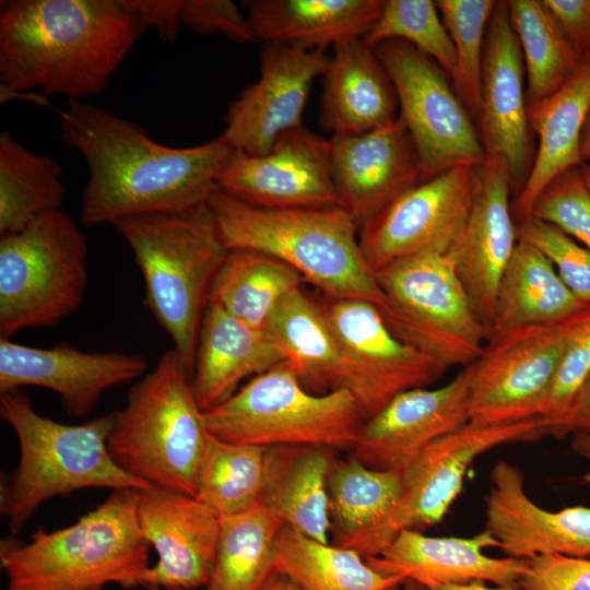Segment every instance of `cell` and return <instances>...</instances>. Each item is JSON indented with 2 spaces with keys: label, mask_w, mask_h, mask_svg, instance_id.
<instances>
[{
  "label": "cell",
  "mask_w": 590,
  "mask_h": 590,
  "mask_svg": "<svg viewBox=\"0 0 590 590\" xmlns=\"http://www.w3.org/2000/svg\"><path fill=\"white\" fill-rule=\"evenodd\" d=\"M401 585H402V583H401ZM401 585H399V586H397V587H393V588H391L390 590H399L400 587H401Z\"/></svg>",
  "instance_id": "680465c9"
},
{
  "label": "cell",
  "mask_w": 590,
  "mask_h": 590,
  "mask_svg": "<svg viewBox=\"0 0 590 590\" xmlns=\"http://www.w3.org/2000/svg\"><path fill=\"white\" fill-rule=\"evenodd\" d=\"M215 181L228 194L261 208L342 206L331 174L329 140L304 126L281 134L267 154L232 150Z\"/></svg>",
  "instance_id": "2e32d148"
},
{
  "label": "cell",
  "mask_w": 590,
  "mask_h": 590,
  "mask_svg": "<svg viewBox=\"0 0 590 590\" xmlns=\"http://www.w3.org/2000/svg\"><path fill=\"white\" fill-rule=\"evenodd\" d=\"M474 167L458 166L409 189L359 231L363 256L375 273L412 256L447 253L472 202Z\"/></svg>",
  "instance_id": "9a60e30c"
},
{
  "label": "cell",
  "mask_w": 590,
  "mask_h": 590,
  "mask_svg": "<svg viewBox=\"0 0 590 590\" xmlns=\"http://www.w3.org/2000/svg\"><path fill=\"white\" fill-rule=\"evenodd\" d=\"M285 355L303 385L337 388L341 351L323 306L302 287L288 293L274 308L264 328Z\"/></svg>",
  "instance_id": "1f68e13d"
},
{
  "label": "cell",
  "mask_w": 590,
  "mask_h": 590,
  "mask_svg": "<svg viewBox=\"0 0 590 590\" xmlns=\"http://www.w3.org/2000/svg\"><path fill=\"white\" fill-rule=\"evenodd\" d=\"M580 156L583 163L590 164V110L581 133Z\"/></svg>",
  "instance_id": "f5cc1de1"
},
{
  "label": "cell",
  "mask_w": 590,
  "mask_h": 590,
  "mask_svg": "<svg viewBox=\"0 0 590 590\" xmlns=\"http://www.w3.org/2000/svg\"><path fill=\"white\" fill-rule=\"evenodd\" d=\"M181 23L202 35L222 34L238 44L257 42L247 16L229 0H184Z\"/></svg>",
  "instance_id": "f6af8a7d"
},
{
  "label": "cell",
  "mask_w": 590,
  "mask_h": 590,
  "mask_svg": "<svg viewBox=\"0 0 590 590\" xmlns=\"http://www.w3.org/2000/svg\"><path fill=\"white\" fill-rule=\"evenodd\" d=\"M496 2L435 1L456 51L458 78L455 87L474 121L480 106L485 36Z\"/></svg>",
  "instance_id": "60d3db41"
},
{
  "label": "cell",
  "mask_w": 590,
  "mask_h": 590,
  "mask_svg": "<svg viewBox=\"0 0 590 590\" xmlns=\"http://www.w3.org/2000/svg\"><path fill=\"white\" fill-rule=\"evenodd\" d=\"M589 110L590 57L558 91L528 111L538 146L530 173L511 203L516 223L531 217L539 196L555 177L583 163L580 140Z\"/></svg>",
  "instance_id": "83f0119b"
},
{
  "label": "cell",
  "mask_w": 590,
  "mask_h": 590,
  "mask_svg": "<svg viewBox=\"0 0 590 590\" xmlns=\"http://www.w3.org/2000/svg\"><path fill=\"white\" fill-rule=\"evenodd\" d=\"M203 422L209 434L229 442L344 450L354 449L365 421L346 389L310 392L285 362L203 412Z\"/></svg>",
  "instance_id": "ba28073f"
},
{
  "label": "cell",
  "mask_w": 590,
  "mask_h": 590,
  "mask_svg": "<svg viewBox=\"0 0 590 590\" xmlns=\"http://www.w3.org/2000/svg\"><path fill=\"white\" fill-rule=\"evenodd\" d=\"M329 144L334 187L359 231L422 182L418 158L400 117L370 132L331 137Z\"/></svg>",
  "instance_id": "603a6c76"
},
{
  "label": "cell",
  "mask_w": 590,
  "mask_h": 590,
  "mask_svg": "<svg viewBox=\"0 0 590 590\" xmlns=\"http://www.w3.org/2000/svg\"><path fill=\"white\" fill-rule=\"evenodd\" d=\"M62 166L37 154L8 131L0 133V234L22 231L39 216L60 210L66 194Z\"/></svg>",
  "instance_id": "d590c367"
},
{
  "label": "cell",
  "mask_w": 590,
  "mask_h": 590,
  "mask_svg": "<svg viewBox=\"0 0 590 590\" xmlns=\"http://www.w3.org/2000/svg\"><path fill=\"white\" fill-rule=\"evenodd\" d=\"M329 56L285 43H266L260 52L259 79L231 103L221 134L233 150L267 154L284 132L303 126L302 117L314 84L322 76Z\"/></svg>",
  "instance_id": "e0dca14e"
},
{
  "label": "cell",
  "mask_w": 590,
  "mask_h": 590,
  "mask_svg": "<svg viewBox=\"0 0 590 590\" xmlns=\"http://www.w3.org/2000/svg\"><path fill=\"white\" fill-rule=\"evenodd\" d=\"M516 224L518 239L543 252L566 287L581 303L590 305V250L538 219L530 217Z\"/></svg>",
  "instance_id": "ee69618b"
},
{
  "label": "cell",
  "mask_w": 590,
  "mask_h": 590,
  "mask_svg": "<svg viewBox=\"0 0 590 590\" xmlns=\"http://www.w3.org/2000/svg\"><path fill=\"white\" fill-rule=\"evenodd\" d=\"M60 131L88 167L81 198V220L88 226L206 203L233 150L222 135L189 148L167 146L138 123L81 99L67 101Z\"/></svg>",
  "instance_id": "6da1fadb"
},
{
  "label": "cell",
  "mask_w": 590,
  "mask_h": 590,
  "mask_svg": "<svg viewBox=\"0 0 590 590\" xmlns=\"http://www.w3.org/2000/svg\"><path fill=\"white\" fill-rule=\"evenodd\" d=\"M126 239L144 281V305L193 374L213 280L229 249L206 203L141 213L110 223Z\"/></svg>",
  "instance_id": "277c9868"
},
{
  "label": "cell",
  "mask_w": 590,
  "mask_h": 590,
  "mask_svg": "<svg viewBox=\"0 0 590 590\" xmlns=\"http://www.w3.org/2000/svg\"><path fill=\"white\" fill-rule=\"evenodd\" d=\"M589 314L590 305L566 319L491 338L473 363L470 422L502 425L540 417L562 353Z\"/></svg>",
  "instance_id": "4fadbf2b"
},
{
  "label": "cell",
  "mask_w": 590,
  "mask_h": 590,
  "mask_svg": "<svg viewBox=\"0 0 590 590\" xmlns=\"http://www.w3.org/2000/svg\"><path fill=\"white\" fill-rule=\"evenodd\" d=\"M588 306L566 287L543 252L519 239L498 285L488 340L516 328L566 319Z\"/></svg>",
  "instance_id": "4dcf8cb0"
},
{
  "label": "cell",
  "mask_w": 590,
  "mask_h": 590,
  "mask_svg": "<svg viewBox=\"0 0 590 590\" xmlns=\"http://www.w3.org/2000/svg\"><path fill=\"white\" fill-rule=\"evenodd\" d=\"M322 74L319 123L332 137L357 135L392 122L397 93L374 48L363 39L333 47Z\"/></svg>",
  "instance_id": "484cf974"
},
{
  "label": "cell",
  "mask_w": 590,
  "mask_h": 590,
  "mask_svg": "<svg viewBox=\"0 0 590 590\" xmlns=\"http://www.w3.org/2000/svg\"><path fill=\"white\" fill-rule=\"evenodd\" d=\"M399 590H429V589L415 581L404 580Z\"/></svg>",
  "instance_id": "db71d44e"
},
{
  "label": "cell",
  "mask_w": 590,
  "mask_h": 590,
  "mask_svg": "<svg viewBox=\"0 0 590 590\" xmlns=\"http://www.w3.org/2000/svg\"><path fill=\"white\" fill-rule=\"evenodd\" d=\"M286 362L266 330L251 328L208 304L199 332L192 385L203 412L226 401L239 384Z\"/></svg>",
  "instance_id": "4316f807"
},
{
  "label": "cell",
  "mask_w": 590,
  "mask_h": 590,
  "mask_svg": "<svg viewBox=\"0 0 590 590\" xmlns=\"http://www.w3.org/2000/svg\"><path fill=\"white\" fill-rule=\"evenodd\" d=\"M87 238L61 209L0 238V334L52 327L82 305Z\"/></svg>",
  "instance_id": "9c48e42d"
},
{
  "label": "cell",
  "mask_w": 590,
  "mask_h": 590,
  "mask_svg": "<svg viewBox=\"0 0 590 590\" xmlns=\"http://www.w3.org/2000/svg\"><path fill=\"white\" fill-rule=\"evenodd\" d=\"M511 188L510 175L499 157L486 156L474 167L470 211L447 252L488 335L498 285L519 240Z\"/></svg>",
  "instance_id": "d6986e66"
},
{
  "label": "cell",
  "mask_w": 590,
  "mask_h": 590,
  "mask_svg": "<svg viewBox=\"0 0 590 590\" xmlns=\"http://www.w3.org/2000/svg\"><path fill=\"white\" fill-rule=\"evenodd\" d=\"M589 57H590V55H589ZM587 58H588V57H587Z\"/></svg>",
  "instance_id": "91938a15"
},
{
  "label": "cell",
  "mask_w": 590,
  "mask_h": 590,
  "mask_svg": "<svg viewBox=\"0 0 590 590\" xmlns=\"http://www.w3.org/2000/svg\"><path fill=\"white\" fill-rule=\"evenodd\" d=\"M328 491L334 544L347 548L394 509L403 472L371 469L352 457L333 463Z\"/></svg>",
  "instance_id": "8d00e7d4"
},
{
  "label": "cell",
  "mask_w": 590,
  "mask_h": 590,
  "mask_svg": "<svg viewBox=\"0 0 590 590\" xmlns=\"http://www.w3.org/2000/svg\"><path fill=\"white\" fill-rule=\"evenodd\" d=\"M0 415L19 442L16 467L0 477V514L17 534L47 500L86 488L142 489L141 481L111 458L107 440L114 413L69 425L38 414L30 397L0 393Z\"/></svg>",
  "instance_id": "5b68a950"
},
{
  "label": "cell",
  "mask_w": 590,
  "mask_h": 590,
  "mask_svg": "<svg viewBox=\"0 0 590 590\" xmlns=\"http://www.w3.org/2000/svg\"><path fill=\"white\" fill-rule=\"evenodd\" d=\"M508 14L519 40L530 111L558 91L577 71L576 54L543 0H509Z\"/></svg>",
  "instance_id": "74e56055"
},
{
  "label": "cell",
  "mask_w": 590,
  "mask_h": 590,
  "mask_svg": "<svg viewBox=\"0 0 590 590\" xmlns=\"http://www.w3.org/2000/svg\"><path fill=\"white\" fill-rule=\"evenodd\" d=\"M341 351L337 388L346 389L367 421L397 396L427 388L448 367L392 333L379 309L359 299L322 305Z\"/></svg>",
  "instance_id": "5bb4252c"
},
{
  "label": "cell",
  "mask_w": 590,
  "mask_h": 590,
  "mask_svg": "<svg viewBox=\"0 0 590 590\" xmlns=\"http://www.w3.org/2000/svg\"><path fill=\"white\" fill-rule=\"evenodd\" d=\"M330 449L314 446L269 448L268 474L261 502L295 531L321 543L331 533Z\"/></svg>",
  "instance_id": "f546056e"
},
{
  "label": "cell",
  "mask_w": 590,
  "mask_h": 590,
  "mask_svg": "<svg viewBox=\"0 0 590 590\" xmlns=\"http://www.w3.org/2000/svg\"><path fill=\"white\" fill-rule=\"evenodd\" d=\"M148 590H186V589H164V588L152 587V588H148Z\"/></svg>",
  "instance_id": "9f6ffc18"
},
{
  "label": "cell",
  "mask_w": 590,
  "mask_h": 590,
  "mask_svg": "<svg viewBox=\"0 0 590 590\" xmlns=\"http://www.w3.org/2000/svg\"><path fill=\"white\" fill-rule=\"evenodd\" d=\"M531 217L555 226L590 250V191L579 167L565 170L544 188Z\"/></svg>",
  "instance_id": "7bdbcfd3"
},
{
  "label": "cell",
  "mask_w": 590,
  "mask_h": 590,
  "mask_svg": "<svg viewBox=\"0 0 590 590\" xmlns=\"http://www.w3.org/2000/svg\"><path fill=\"white\" fill-rule=\"evenodd\" d=\"M137 489L113 491L73 524L36 530L28 542L2 540L0 565L7 590H102L139 586L150 544L135 509Z\"/></svg>",
  "instance_id": "8992f818"
},
{
  "label": "cell",
  "mask_w": 590,
  "mask_h": 590,
  "mask_svg": "<svg viewBox=\"0 0 590 590\" xmlns=\"http://www.w3.org/2000/svg\"><path fill=\"white\" fill-rule=\"evenodd\" d=\"M148 28L127 0L1 1V90L101 94Z\"/></svg>",
  "instance_id": "7a4b0ae2"
},
{
  "label": "cell",
  "mask_w": 590,
  "mask_h": 590,
  "mask_svg": "<svg viewBox=\"0 0 590 590\" xmlns=\"http://www.w3.org/2000/svg\"><path fill=\"white\" fill-rule=\"evenodd\" d=\"M590 377V314L571 333L556 367L541 415L550 434L560 438L565 421Z\"/></svg>",
  "instance_id": "b9f144b4"
},
{
  "label": "cell",
  "mask_w": 590,
  "mask_h": 590,
  "mask_svg": "<svg viewBox=\"0 0 590 590\" xmlns=\"http://www.w3.org/2000/svg\"><path fill=\"white\" fill-rule=\"evenodd\" d=\"M208 205L229 250L271 256L330 299H359L382 307L384 294L359 247V227L343 206L261 208L217 185Z\"/></svg>",
  "instance_id": "3957f363"
},
{
  "label": "cell",
  "mask_w": 590,
  "mask_h": 590,
  "mask_svg": "<svg viewBox=\"0 0 590 590\" xmlns=\"http://www.w3.org/2000/svg\"><path fill=\"white\" fill-rule=\"evenodd\" d=\"M524 72L507 1H497L485 36L475 125L486 156L503 160L512 187L523 186L533 162Z\"/></svg>",
  "instance_id": "7402d4cb"
},
{
  "label": "cell",
  "mask_w": 590,
  "mask_h": 590,
  "mask_svg": "<svg viewBox=\"0 0 590 590\" xmlns=\"http://www.w3.org/2000/svg\"><path fill=\"white\" fill-rule=\"evenodd\" d=\"M304 283L296 270L271 256L233 249L213 280L208 304L251 328L264 330L276 305Z\"/></svg>",
  "instance_id": "d6a6232c"
},
{
  "label": "cell",
  "mask_w": 590,
  "mask_h": 590,
  "mask_svg": "<svg viewBox=\"0 0 590 590\" xmlns=\"http://www.w3.org/2000/svg\"><path fill=\"white\" fill-rule=\"evenodd\" d=\"M582 439H586V438H582ZM588 439H589V444H590V438H588ZM585 481L587 483H590V472L586 475Z\"/></svg>",
  "instance_id": "6f0895ef"
},
{
  "label": "cell",
  "mask_w": 590,
  "mask_h": 590,
  "mask_svg": "<svg viewBox=\"0 0 590 590\" xmlns=\"http://www.w3.org/2000/svg\"><path fill=\"white\" fill-rule=\"evenodd\" d=\"M375 278L385 298L379 311L394 335L448 368L480 358L488 332L447 253L403 258Z\"/></svg>",
  "instance_id": "30bf717a"
},
{
  "label": "cell",
  "mask_w": 590,
  "mask_h": 590,
  "mask_svg": "<svg viewBox=\"0 0 590 590\" xmlns=\"http://www.w3.org/2000/svg\"><path fill=\"white\" fill-rule=\"evenodd\" d=\"M566 39L583 60L590 55V0H543Z\"/></svg>",
  "instance_id": "7dc6e473"
},
{
  "label": "cell",
  "mask_w": 590,
  "mask_h": 590,
  "mask_svg": "<svg viewBox=\"0 0 590 590\" xmlns=\"http://www.w3.org/2000/svg\"><path fill=\"white\" fill-rule=\"evenodd\" d=\"M135 509L141 533L157 554L139 586L205 590L215 565L220 518L198 498L157 486L135 491Z\"/></svg>",
  "instance_id": "ac0fdd59"
},
{
  "label": "cell",
  "mask_w": 590,
  "mask_h": 590,
  "mask_svg": "<svg viewBox=\"0 0 590 590\" xmlns=\"http://www.w3.org/2000/svg\"><path fill=\"white\" fill-rule=\"evenodd\" d=\"M386 0H244L257 42L323 49L363 39Z\"/></svg>",
  "instance_id": "f1b7e54d"
},
{
  "label": "cell",
  "mask_w": 590,
  "mask_h": 590,
  "mask_svg": "<svg viewBox=\"0 0 590 590\" xmlns=\"http://www.w3.org/2000/svg\"><path fill=\"white\" fill-rule=\"evenodd\" d=\"M148 27L156 28L161 37L175 40L180 32L184 0H127Z\"/></svg>",
  "instance_id": "c3c4849f"
},
{
  "label": "cell",
  "mask_w": 590,
  "mask_h": 590,
  "mask_svg": "<svg viewBox=\"0 0 590 590\" xmlns=\"http://www.w3.org/2000/svg\"><path fill=\"white\" fill-rule=\"evenodd\" d=\"M429 590H520L519 588H508V587H489L485 582L474 581L464 585H449L432 588Z\"/></svg>",
  "instance_id": "816d5d0a"
},
{
  "label": "cell",
  "mask_w": 590,
  "mask_h": 590,
  "mask_svg": "<svg viewBox=\"0 0 590 590\" xmlns=\"http://www.w3.org/2000/svg\"><path fill=\"white\" fill-rule=\"evenodd\" d=\"M148 361L118 351L86 352L66 342L48 349L0 339V393L35 386L56 392L74 417L92 413L108 390L140 379Z\"/></svg>",
  "instance_id": "ffe728a7"
},
{
  "label": "cell",
  "mask_w": 590,
  "mask_h": 590,
  "mask_svg": "<svg viewBox=\"0 0 590 590\" xmlns=\"http://www.w3.org/2000/svg\"><path fill=\"white\" fill-rule=\"evenodd\" d=\"M373 48L394 86L422 182L453 167L481 165L486 154L475 121L440 66L400 39Z\"/></svg>",
  "instance_id": "8fae6325"
},
{
  "label": "cell",
  "mask_w": 590,
  "mask_h": 590,
  "mask_svg": "<svg viewBox=\"0 0 590 590\" xmlns=\"http://www.w3.org/2000/svg\"><path fill=\"white\" fill-rule=\"evenodd\" d=\"M473 364L436 388L408 390L364 422L354 456L365 465L403 472L425 449L470 422Z\"/></svg>",
  "instance_id": "44dd1931"
},
{
  "label": "cell",
  "mask_w": 590,
  "mask_h": 590,
  "mask_svg": "<svg viewBox=\"0 0 590 590\" xmlns=\"http://www.w3.org/2000/svg\"><path fill=\"white\" fill-rule=\"evenodd\" d=\"M570 433L581 438H590V377L570 409L562 430V437Z\"/></svg>",
  "instance_id": "681fc988"
},
{
  "label": "cell",
  "mask_w": 590,
  "mask_h": 590,
  "mask_svg": "<svg viewBox=\"0 0 590 590\" xmlns=\"http://www.w3.org/2000/svg\"><path fill=\"white\" fill-rule=\"evenodd\" d=\"M283 520L262 502L220 518L213 574L205 590H258L274 574Z\"/></svg>",
  "instance_id": "e575fe53"
},
{
  "label": "cell",
  "mask_w": 590,
  "mask_h": 590,
  "mask_svg": "<svg viewBox=\"0 0 590 590\" xmlns=\"http://www.w3.org/2000/svg\"><path fill=\"white\" fill-rule=\"evenodd\" d=\"M208 435L192 373L172 349L129 389L125 406L114 413L107 447L132 476L196 497Z\"/></svg>",
  "instance_id": "52a82bcc"
},
{
  "label": "cell",
  "mask_w": 590,
  "mask_h": 590,
  "mask_svg": "<svg viewBox=\"0 0 590 590\" xmlns=\"http://www.w3.org/2000/svg\"><path fill=\"white\" fill-rule=\"evenodd\" d=\"M550 435L542 417L502 425L469 422L425 449L404 471L403 491L391 514L347 548L376 556L402 530L439 523L463 489L465 474L481 455L506 444Z\"/></svg>",
  "instance_id": "7c38bea8"
},
{
  "label": "cell",
  "mask_w": 590,
  "mask_h": 590,
  "mask_svg": "<svg viewBox=\"0 0 590 590\" xmlns=\"http://www.w3.org/2000/svg\"><path fill=\"white\" fill-rule=\"evenodd\" d=\"M580 173H581V176H582V179L588 188V190L590 191V164L588 163H582L580 166Z\"/></svg>",
  "instance_id": "11a10c76"
},
{
  "label": "cell",
  "mask_w": 590,
  "mask_h": 590,
  "mask_svg": "<svg viewBox=\"0 0 590 590\" xmlns=\"http://www.w3.org/2000/svg\"><path fill=\"white\" fill-rule=\"evenodd\" d=\"M269 448L235 444L208 435L196 480V498L219 518L260 503L268 474Z\"/></svg>",
  "instance_id": "f35d334b"
},
{
  "label": "cell",
  "mask_w": 590,
  "mask_h": 590,
  "mask_svg": "<svg viewBox=\"0 0 590 590\" xmlns=\"http://www.w3.org/2000/svg\"><path fill=\"white\" fill-rule=\"evenodd\" d=\"M520 590H590V558L543 555L528 559Z\"/></svg>",
  "instance_id": "bcb514c9"
},
{
  "label": "cell",
  "mask_w": 590,
  "mask_h": 590,
  "mask_svg": "<svg viewBox=\"0 0 590 590\" xmlns=\"http://www.w3.org/2000/svg\"><path fill=\"white\" fill-rule=\"evenodd\" d=\"M258 590H303L288 577L274 573Z\"/></svg>",
  "instance_id": "f907efd6"
},
{
  "label": "cell",
  "mask_w": 590,
  "mask_h": 590,
  "mask_svg": "<svg viewBox=\"0 0 590 590\" xmlns=\"http://www.w3.org/2000/svg\"><path fill=\"white\" fill-rule=\"evenodd\" d=\"M499 546L486 529L471 538L429 536L418 530H402L381 553L365 559L384 576L412 580L428 589L474 581L519 588L528 559L484 554L485 548Z\"/></svg>",
  "instance_id": "d4e9b609"
},
{
  "label": "cell",
  "mask_w": 590,
  "mask_h": 590,
  "mask_svg": "<svg viewBox=\"0 0 590 590\" xmlns=\"http://www.w3.org/2000/svg\"><path fill=\"white\" fill-rule=\"evenodd\" d=\"M274 573L303 590H390L403 582L374 570L358 552L321 543L283 526L274 550Z\"/></svg>",
  "instance_id": "836d02e7"
},
{
  "label": "cell",
  "mask_w": 590,
  "mask_h": 590,
  "mask_svg": "<svg viewBox=\"0 0 590 590\" xmlns=\"http://www.w3.org/2000/svg\"><path fill=\"white\" fill-rule=\"evenodd\" d=\"M491 482L485 529L507 557L590 556V507L543 509L527 494L522 471L507 461L494 465Z\"/></svg>",
  "instance_id": "cb8c5ba5"
},
{
  "label": "cell",
  "mask_w": 590,
  "mask_h": 590,
  "mask_svg": "<svg viewBox=\"0 0 590 590\" xmlns=\"http://www.w3.org/2000/svg\"><path fill=\"white\" fill-rule=\"evenodd\" d=\"M389 39L406 42L432 58L455 85L456 51L435 1L386 0L380 16L363 40L374 47Z\"/></svg>",
  "instance_id": "ab89813d"
}]
</instances>
